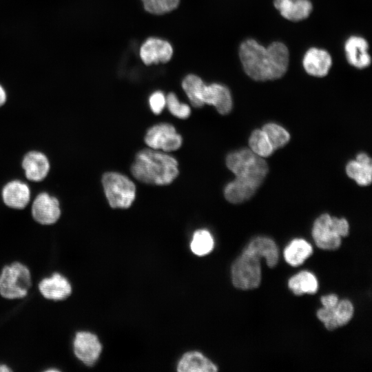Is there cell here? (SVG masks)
<instances>
[{"label": "cell", "instance_id": "1f68e13d", "mask_svg": "<svg viewBox=\"0 0 372 372\" xmlns=\"http://www.w3.org/2000/svg\"><path fill=\"white\" fill-rule=\"evenodd\" d=\"M320 301L324 307H332L337 304L339 299L335 294H329L322 296Z\"/></svg>", "mask_w": 372, "mask_h": 372}, {"label": "cell", "instance_id": "277c9868", "mask_svg": "<svg viewBox=\"0 0 372 372\" xmlns=\"http://www.w3.org/2000/svg\"><path fill=\"white\" fill-rule=\"evenodd\" d=\"M349 225L344 218L323 214L313 223L312 237L316 245L324 250H335L341 245V238L348 236Z\"/></svg>", "mask_w": 372, "mask_h": 372}, {"label": "cell", "instance_id": "4dcf8cb0", "mask_svg": "<svg viewBox=\"0 0 372 372\" xmlns=\"http://www.w3.org/2000/svg\"><path fill=\"white\" fill-rule=\"evenodd\" d=\"M149 105L154 114H159L166 105V96L161 91H155L149 98Z\"/></svg>", "mask_w": 372, "mask_h": 372}, {"label": "cell", "instance_id": "d4e9b609", "mask_svg": "<svg viewBox=\"0 0 372 372\" xmlns=\"http://www.w3.org/2000/svg\"><path fill=\"white\" fill-rule=\"evenodd\" d=\"M288 287L297 296L304 293L314 294L318 291V282L313 273L302 271L289 280Z\"/></svg>", "mask_w": 372, "mask_h": 372}, {"label": "cell", "instance_id": "6da1fadb", "mask_svg": "<svg viewBox=\"0 0 372 372\" xmlns=\"http://www.w3.org/2000/svg\"><path fill=\"white\" fill-rule=\"evenodd\" d=\"M239 56L246 74L252 79L259 81L282 77L287 72L289 63L287 46L278 41L265 48L256 40L247 39L241 43Z\"/></svg>", "mask_w": 372, "mask_h": 372}, {"label": "cell", "instance_id": "cb8c5ba5", "mask_svg": "<svg viewBox=\"0 0 372 372\" xmlns=\"http://www.w3.org/2000/svg\"><path fill=\"white\" fill-rule=\"evenodd\" d=\"M313 253L310 243L302 238H296L290 242L284 250L286 262L292 267L302 265Z\"/></svg>", "mask_w": 372, "mask_h": 372}, {"label": "cell", "instance_id": "52a82bcc", "mask_svg": "<svg viewBox=\"0 0 372 372\" xmlns=\"http://www.w3.org/2000/svg\"><path fill=\"white\" fill-rule=\"evenodd\" d=\"M31 274L23 264L14 262L0 273V295L9 300L24 298L31 287Z\"/></svg>", "mask_w": 372, "mask_h": 372}, {"label": "cell", "instance_id": "d6a6232c", "mask_svg": "<svg viewBox=\"0 0 372 372\" xmlns=\"http://www.w3.org/2000/svg\"><path fill=\"white\" fill-rule=\"evenodd\" d=\"M6 101V93L4 88L0 85V107Z\"/></svg>", "mask_w": 372, "mask_h": 372}, {"label": "cell", "instance_id": "f1b7e54d", "mask_svg": "<svg viewBox=\"0 0 372 372\" xmlns=\"http://www.w3.org/2000/svg\"><path fill=\"white\" fill-rule=\"evenodd\" d=\"M144 9L153 14H163L174 10L180 0H141Z\"/></svg>", "mask_w": 372, "mask_h": 372}, {"label": "cell", "instance_id": "8992f818", "mask_svg": "<svg viewBox=\"0 0 372 372\" xmlns=\"http://www.w3.org/2000/svg\"><path fill=\"white\" fill-rule=\"evenodd\" d=\"M101 181L111 207L126 209L132 205L136 198V186L127 176L108 172L103 175Z\"/></svg>", "mask_w": 372, "mask_h": 372}, {"label": "cell", "instance_id": "ba28073f", "mask_svg": "<svg viewBox=\"0 0 372 372\" xmlns=\"http://www.w3.org/2000/svg\"><path fill=\"white\" fill-rule=\"evenodd\" d=\"M260 258L244 249L231 266V280L234 286L242 290L257 288L261 282Z\"/></svg>", "mask_w": 372, "mask_h": 372}, {"label": "cell", "instance_id": "83f0119b", "mask_svg": "<svg viewBox=\"0 0 372 372\" xmlns=\"http://www.w3.org/2000/svg\"><path fill=\"white\" fill-rule=\"evenodd\" d=\"M262 130L267 136L274 150L285 146L289 141V133L278 124L274 123H267Z\"/></svg>", "mask_w": 372, "mask_h": 372}, {"label": "cell", "instance_id": "484cf974", "mask_svg": "<svg viewBox=\"0 0 372 372\" xmlns=\"http://www.w3.org/2000/svg\"><path fill=\"white\" fill-rule=\"evenodd\" d=\"M214 241L210 232L204 229L196 230L190 242L192 251L199 256L209 254L214 249Z\"/></svg>", "mask_w": 372, "mask_h": 372}, {"label": "cell", "instance_id": "603a6c76", "mask_svg": "<svg viewBox=\"0 0 372 372\" xmlns=\"http://www.w3.org/2000/svg\"><path fill=\"white\" fill-rule=\"evenodd\" d=\"M259 258H264L269 267H274L278 261V249L270 238L258 236L254 238L245 248Z\"/></svg>", "mask_w": 372, "mask_h": 372}, {"label": "cell", "instance_id": "e0dca14e", "mask_svg": "<svg viewBox=\"0 0 372 372\" xmlns=\"http://www.w3.org/2000/svg\"><path fill=\"white\" fill-rule=\"evenodd\" d=\"M260 184L242 177H236L224 189V196L229 203L237 204L249 199Z\"/></svg>", "mask_w": 372, "mask_h": 372}, {"label": "cell", "instance_id": "3957f363", "mask_svg": "<svg viewBox=\"0 0 372 372\" xmlns=\"http://www.w3.org/2000/svg\"><path fill=\"white\" fill-rule=\"evenodd\" d=\"M182 87L194 107L204 105H213L218 113L225 115L232 109V98L229 90L219 83L207 85L195 74L187 75L182 81Z\"/></svg>", "mask_w": 372, "mask_h": 372}, {"label": "cell", "instance_id": "9a60e30c", "mask_svg": "<svg viewBox=\"0 0 372 372\" xmlns=\"http://www.w3.org/2000/svg\"><path fill=\"white\" fill-rule=\"evenodd\" d=\"M302 65L309 75L316 77L326 76L332 65L331 56L324 50L311 48L305 53Z\"/></svg>", "mask_w": 372, "mask_h": 372}, {"label": "cell", "instance_id": "ac0fdd59", "mask_svg": "<svg viewBox=\"0 0 372 372\" xmlns=\"http://www.w3.org/2000/svg\"><path fill=\"white\" fill-rule=\"evenodd\" d=\"M22 167L28 180L39 182L47 176L50 170V163L44 154L32 151L25 155L22 161Z\"/></svg>", "mask_w": 372, "mask_h": 372}, {"label": "cell", "instance_id": "7a4b0ae2", "mask_svg": "<svg viewBox=\"0 0 372 372\" xmlns=\"http://www.w3.org/2000/svg\"><path fill=\"white\" fill-rule=\"evenodd\" d=\"M130 171L138 181L155 185H169L179 174L178 163L174 157L151 148L136 154Z\"/></svg>", "mask_w": 372, "mask_h": 372}, {"label": "cell", "instance_id": "9c48e42d", "mask_svg": "<svg viewBox=\"0 0 372 372\" xmlns=\"http://www.w3.org/2000/svg\"><path fill=\"white\" fill-rule=\"evenodd\" d=\"M145 143L151 149L168 152L178 149L183 138L172 124L161 123L147 130Z\"/></svg>", "mask_w": 372, "mask_h": 372}, {"label": "cell", "instance_id": "4fadbf2b", "mask_svg": "<svg viewBox=\"0 0 372 372\" xmlns=\"http://www.w3.org/2000/svg\"><path fill=\"white\" fill-rule=\"evenodd\" d=\"M172 45L165 40L150 37L141 45L139 55L144 64L150 65L168 62L173 55Z\"/></svg>", "mask_w": 372, "mask_h": 372}, {"label": "cell", "instance_id": "44dd1931", "mask_svg": "<svg viewBox=\"0 0 372 372\" xmlns=\"http://www.w3.org/2000/svg\"><path fill=\"white\" fill-rule=\"evenodd\" d=\"M348 176L353 179L359 185L366 186L372 180L371 159L365 153H360L355 160L349 161L346 166Z\"/></svg>", "mask_w": 372, "mask_h": 372}, {"label": "cell", "instance_id": "5b68a950", "mask_svg": "<svg viewBox=\"0 0 372 372\" xmlns=\"http://www.w3.org/2000/svg\"><path fill=\"white\" fill-rule=\"evenodd\" d=\"M226 165L236 177L245 178L260 184L268 172V165L262 157L248 149L229 153L226 158Z\"/></svg>", "mask_w": 372, "mask_h": 372}, {"label": "cell", "instance_id": "836d02e7", "mask_svg": "<svg viewBox=\"0 0 372 372\" xmlns=\"http://www.w3.org/2000/svg\"><path fill=\"white\" fill-rule=\"evenodd\" d=\"M11 371V369L6 364H0V372Z\"/></svg>", "mask_w": 372, "mask_h": 372}, {"label": "cell", "instance_id": "7402d4cb", "mask_svg": "<svg viewBox=\"0 0 372 372\" xmlns=\"http://www.w3.org/2000/svg\"><path fill=\"white\" fill-rule=\"evenodd\" d=\"M217 370L216 365L196 351L185 353L177 364L179 372H216Z\"/></svg>", "mask_w": 372, "mask_h": 372}, {"label": "cell", "instance_id": "ffe728a7", "mask_svg": "<svg viewBox=\"0 0 372 372\" xmlns=\"http://www.w3.org/2000/svg\"><path fill=\"white\" fill-rule=\"evenodd\" d=\"M273 5L284 18L292 21L306 19L313 9L309 0H274Z\"/></svg>", "mask_w": 372, "mask_h": 372}, {"label": "cell", "instance_id": "d6986e66", "mask_svg": "<svg viewBox=\"0 0 372 372\" xmlns=\"http://www.w3.org/2000/svg\"><path fill=\"white\" fill-rule=\"evenodd\" d=\"M2 198L8 207L21 209L30 202V190L27 184L18 180H12L3 187Z\"/></svg>", "mask_w": 372, "mask_h": 372}, {"label": "cell", "instance_id": "2e32d148", "mask_svg": "<svg viewBox=\"0 0 372 372\" xmlns=\"http://www.w3.org/2000/svg\"><path fill=\"white\" fill-rule=\"evenodd\" d=\"M368 48V43L364 38L358 36L349 37L344 44L346 57L349 63L358 69L367 68L371 62Z\"/></svg>", "mask_w": 372, "mask_h": 372}, {"label": "cell", "instance_id": "5bb4252c", "mask_svg": "<svg viewBox=\"0 0 372 372\" xmlns=\"http://www.w3.org/2000/svg\"><path fill=\"white\" fill-rule=\"evenodd\" d=\"M39 290L45 298L58 301L67 298L71 294L72 287L65 276L54 273L39 282Z\"/></svg>", "mask_w": 372, "mask_h": 372}, {"label": "cell", "instance_id": "30bf717a", "mask_svg": "<svg viewBox=\"0 0 372 372\" xmlns=\"http://www.w3.org/2000/svg\"><path fill=\"white\" fill-rule=\"evenodd\" d=\"M75 356L83 364L92 366L99 359L102 345L98 337L88 331H79L76 333L73 342Z\"/></svg>", "mask_w": 372, "mask_h": 372}, {"label": "cell", "instance_id": "f546056e", "mask_svg": "<svg viewBox=\"0 0 372 372\" xmlns=\"http://www.w3.org/2000/svg\"><path fill=\"white\" fill-rule=\"evenodd\" d=\"M166 105L169 112L178 118L185 119L191 114L190 107L181 103L173 92L169 93L166 96Z\"/></svg>", "mask_w": 372, "mask_h": 372}, {"label": "cell", "instance_id": "8fae6325", "mask_svg": "<svg viewBox=\"0 0 372 372\" xmlns=\"http://www.w3.org/2000/svg\"><path fill=\"white\" fill-rule=\"evenodd\" d=\"M353 311L354 309L351 302L343 299L339 300L334 307H323L319 309L316 314L318 318L324 323L326 329L333 331L347 324L352 318Z\"/></svg>", "mask_w": 372, "mask_h": 372}, {"label": "cell", "instance_id": "7c38bea8", "mask_svg": "<svg viewBox=\"0 0 372 372\" xmlns=\"http://www.w3.org/2000/svg\"><path fill=\"white\" fill-rule=\"evenodd\" d=\"M32 215L33 218L41 225L55 223L61 216L59 200L46 192L40 193L32 205Z\"/></svg>", "mask_w": 372, "mask_h": 372}, {"label": "cell", "instance_id": "4316f807", "mask_svg": "<svg viewBox=\"0 0 372 372\" xmlns=\"http://www.w3.org/2000/svg\"><path fill=\"white\" fill-rule=\"evenodd\" d=\"M251 150L260 157H268L274 151L267 136L262 130H255L249 139Z\"/></svg>", "mask_w": 372, "mask_h": 372}]
</instances>
